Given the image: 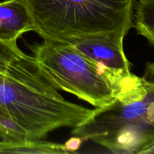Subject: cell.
<instances>
[{"label":"cell","mask_w":154,"mask_h":154,"mask_svg":"<svg viewBox=\"0 0 154 154\" xmlns=\"http://www.w3.org/2000/svg\"><path fill=\"white\" fill-rule=\"evenodd\" d=\"M132 22L138 34L154 48V0H135Z\"/></svg>","instance_id":"obj_8"},{"label":"cell","mask_w":154,"mask_h":154,"mask_svg":"<svg viewBox=\"0 0 154 154\" xmlns=\"http://www.w3.org/2000/svg\"><path fill=\"white\" fill-rule=\"evenodd\" d=\"M30 60L31 56L24 54L18 47L0 40V73L10 75L20 64Z\"/></svg>","instance_id":"obj_9"},{"label":"cell","mask_w":154,"mask_h":154,"mask_svg":"<svg viewBox=\"0 0 154 154\" xmlns=\"http://www.w3.org/2000/svg\"><path fill=\"white\" fill-rule=\"evenodd\" d=\"M147 153H154V147H153V148L150 149V150L147 152Z\"/></svg>","instance_id":"obj_11"},{"label":"cell","mask_w":154,"mask_h":154,"mask_svg":"<svg viewBox=\"0 0 154 154\" xmlns=\"http://www.w3.org/2000/svg\"><path fill=\"white\" fill-rule=\"evenodd\" d=\"M84 141V140L82 138L74 135L68 141H66L63 145L69 153H73V152H76L79 150Z\"/></svg>","instance_id":"obj_10"},{"label":"cell","mask_w":154,"mask_h":154,"mask_svg":"<svg viewBox=\"0 0 154 154\" xmlns=\"http://www.w3.org/2000/svg\"><path fill=\"white\" fill-rule=\"evenodd\" d=\"M0 110L8 114L31 140H44L57 129L77 127L94 111L65 99L36 72L31 60L10 75L0 73Z\"/></svg>","instance_id":"obj_2"},{"label":"cell","mask_w":154,"mask_h":154,"mask_svg":"<svg viewBox=\"0 0 154 154\" xmlns=\"http://www.w3.org/2000/svg\"><path fill=\"white\" fill-rule=\"evenodd\" d=\"M124 38L119 35H91L62 42L69 44L95 62L119 94L138 78L131 72L123 48Z\"/></svg>","instance_id":"obj_5"},{"label":"cell","mask_w":154,"mask_h":154,"mask_svg":"<svg viewBox=\"0 0 154 154\" xmlns=\"http://www.w3.org/2000/svg\"><path fill=\"white\" fill-rule=\"evenodd\" d=\"M72 134L111 153H147L154 147V63H147L144 75L122 90L115 102L95 108Z\"/></svg>","instance_id":"obj_1"},{"label":"cell","mask_w":154,"mask_h":154,"mask_svg":"<svg viewBox=\"0 0 154 154\" xmlns=\"http://www.w3.org/2000/svg\"><path fill=\"white\" fill-rule=\"evenodd\" d=\"M0 153L68 154L64 145L45 140H0Z\"/></svg>","instance_id":"obj_7"},{"label":"cell","mask_w":154,"mask_h":154,"mask_svg":"<svg viewBox=\"0 0 154 154\" xmlns=\"http://www.w3.org/2000/svg\"><path fill=\"white\" fill-rule=\"evenodd\" d=\"M33 30L32 18L21 0L0 2V40L17 47L18 38Z\"/></svg>","instance_id":"obj_6"},{"label":"cell","mask_w":154,"mask_h":154,"mask_svg":"<svg viewBox=\"0 0 154 154\" xmlns=\"http://www.w3.org/2000/svg\"><path fill=\"white\" fill-rule=\"evenodd\" d=\"M42 39L66 42L91 35L126 36L135 0H21Z\"/></svg>","instance_id":"obj_3"},{"label":"cell","mask_w":154,"mask_h":154,"mask_svg":"<svg viewBox=\"0 0 154 154\" xmlns=\"http://www.w3.org/2000/svg\"><path fill=\"white\" fill-rule=\"evenodd\" d=\"M29 48L33 68L57 90L96 108H105L117 99V91L98 65L69 44L43 39Z\"/></svg>","instance_id":"obj_4"}]
</instances>
